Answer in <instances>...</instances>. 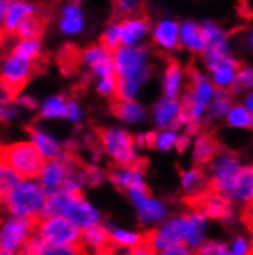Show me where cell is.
I'll return each instance as SVG.
<instances>
[{
  "mask_svg": "<svg viewBox=\"0 0 253 255\" xmlns=\"http://www.w3.org/2000/svg\"><path fill=\"white\" fill-rule=\"evenodd\" d=\"M206 237V217L200 212L172 218L160 229L149 235L148 245L154 251H165L172 246H184L198 249L204 245Z\"/></svg>",
  "mask_w": 253,
  "mask_h": 255,
  "instance_id": "6da1fadb",
  "label": "cell"
},
{
  "mask_svg": "<svg viewBox=\"0 0 253 255\" xmlns=\"http://www.w3.org/2000/svg\"><path fill=\"white\" fill-rule=\"evenodd\" d=\"M54 215L68 218L80 231H86L100 223V212L91 203L86 202L80 194H71L63 189L46 194L40 217L45 218Z\"/></svg>",
  "mask_w": 253,
  "mask_h": 255,
  "instance_id": "7a4b0ae2",
  "label": "cell"
},
{
  "mask_svg": "<svg viewBox=\"0 0 253 255\" xmlns=\"http://www.w3.org/2000/svg\"><path fill=\"white\" fill-rule=\"evenodd\" d=\"M46 63V56H42L34 62L9 56L3 65V74H0V102L9 103L11 100L17 99L31 77L45 71Z\"/></svg>",
  "mask_w": 253,
  "mask_h": 255,
  "instance_id": "3957f363",
  "label": "cell"
},
{
  "mask_svg": "<svg viewBox=\"0 0 253 255\" xmlns=\"http://www.w3.org/2000/svg\"><path fill=\"white\" fill-rule=\"evenodd\" d=\"M46 192L43 188L31 180H20L8 194L5 205L12 217L35 220L45 205Z\"/></svg>",
  "mask_w": 253,
  "mask_h": 255,
  "instance_id": "277c9868",
  "label": "cell"
},
{
  "mask_svg": "<svg viewBox=\"0 0 253 255\" xmlns=\"http://www.w3.org/2000/svg\"><path fill=\"white\" fill-rule=\"evenodd\" d=\"M2 157L6 165L20 178L31 180L39 177L45 158L35 149L32 143L20 141L2 148Z\"/></svg>",
  "mask_w": 253,
  "mask_h": 255,
  "instance_id": "5b68a950",
  "label": "cell"
},
{
  "mask_svg": "<svg viewBox=\"0 0 253 255\" xmlns=\"http://www.w3.org/2000/svg\"><path fill=\"white\" fill-rule=\"evenodd\" d=\"M39 228V237L52 246H80L82 231L62 215L45 217L35 225Z\"/></svg>",
  "mask_w": 253,
  "mask_h": 255,
  "instance_id": "8992f818",
  "label": "cell"
},
{
  "mask_svg": "<svg viewBox=\"0 0 253 255\" xmlns=\"http://www.w3.org/2000/svg\"><path fill=\"white\" fill-rule=\"evenodd\" d=\"M100 141L104 151L109 154L120 166H131L137 163V155L134 149V137L120 128H106L98 131Z\"/></svg>",
  "mask_w": 253,
  "mask_h": 255,
  "instance_id": "52a82bcc",
  "label": "cell"
},
{
  "mask_svg": "<svg viewBox=\"0 0 253 255\" xmlns=\"http://www.w3.org/2000/svg\"><path fill=\"white\" fill-rule=\"evenodd\" d=\"M114 69L118 79L129 77H146L149 68L146 66L148 51L144 48H120L114 52Z\"/></svg>",
  "mask_w": 253,
  "mask_h": 255,
  "instance_id": "ba28073f",
  "label": "cell"
},
{
  "mask_svg": "<svg viewBox=\"0 0 253 255\" xmlns=\"http://www.w3.org/2000/svg\"><path fill=\"white\" fill-rule=\"evenodd\" d=\"M35 228V220L28 218L11 217L3 225H0V251L19 254L23 245L32 235V229Z\"/></svg>",
  "mask_w": 253,
  "mask_h": 255,
  "instance_id": "9c48e42d",
  "label": "cell"
},
{
  "mask_svg": "<svg viewBox=\"0 0 253 255\" xmlns=\"http://www.w3.org/2000/svg\"><path fill=\"white\" fill-rule=\"evenodd\" d=\"M74 158L72 155H59L57 158L49 160L48 163H43V168L39 174L40 177V186L43 188V191L46 194L60 191L66 177L69 175V172L74 169Z\"/></svg>",
  "mask_w": 253,
  "mask_h": 255,
  "instance_id": "30bf717a",
  "label": "cell"
},
{
  "mask_svg": "<svg viewBox=\"0 0 253 255\" xmlns=\"http://www.w3.org/2000/svg\"><path fill=\"white\" fill-rule=\"evenodd\" d=\"M190 202L196 208V211L204 217L212 218H223V220H232L233 208L230 205V200L218 192H201L193 195Z\"/></svg>",
  "mask_w": 253,
  "mask_h": 255,
  "instance_id": "8fae6325",
  "label": "cell"
},
{
  "mask_svg": "<svg viewBox=\"0 0 253 255\" xmlns=\"http://www.w3.org/2000/svg\"><path fill=\"white\" fill-rule=\"evenodd\" d=\"M240 163L232 154H223L216 158L212 169V189L218 194L229 195L233 178L240 171Z\"/></svg>",
  "mask_w": 253,
  "mask_h": 255,
  "instance_id": "7c38bea8",
  "label": "cell"
},
{
  "mask_svg": "<svg viewBox=\"0 0 253 255\" xmlns=\"http://www.w3.org/2000/svg\"><path fill=\"white\" fill-rule=\"evenodd\" d=\"M51 11L43 9L39 14H29L17 23L14 29V35L17 39H20L23 42H37L43 37V34L46 31V23L51 19Z\"/></svg>",
  "mask_w": 253,
  "mask_h": 255,
  "instance_id": "4fadbf2b",
  "label": "cell"
},
{
  "mask_svg": "<svg viewBox=\"0 0 253 255\" xmlns=\"http://www.w3.org/2000/svg\"><path fill=\"white\" fill-rule=\"evenodd\" d=\"M80 252V246H52L39 235H31L17 255H79Z\"/></svg>",
  "mask_w": 253,
  "mask_h": 255,
  "instance_id": "5bb4252c",
  "label": "cell"
},
{
  "mask_svg": "<svg viewBox=\"0 0 253 255\" xmlns=\"http://www.w3.org/2000/svg\"><path fill=\"white\" fill-rule=\"evenodd\" d=\"M112 181L120 189H126L128 192L146 191L143 171L137 163H134L131 166H121L120 169H117L112 174Z\"/></svg>",
  "mask_w": 253,
  "mask_h": 255,
  "instance_id": "9a60e30c",
  "label": "cell"
},
{
  "mask_svg": "<svg viewBox=\"0 0 253 255\" xmlns=\"http://www.w3.org/2000/svg\"><path fill=\"white\" fill-rule=\"evenodd\" d=\"M229 195L241 203H250L253 197V171L250 166L240 168L238 174L235 175Z\"/></svg>",
  "mask_w": 253,
  "mask_h": 255,
  "instance_id": "2e32d148",
  "label": "cell"
},
{
  "mask_svg": "<svg viewBox=\"0 0 253 255\" xmlns=\"http://www.w3.org/2000/svg\"><path fill=\"white\" fill-rule=\"evenodd\" d=\"M148 31H149V17L144 12L135 17V19H126L120 23L121 43L132 45L134 42L140 40Z\"/></svg>",
  "mask_w": 253,
  "mask_h": 255,
  "instance_id": "e0dca14e",
  "label": "cell"
},
{
  "mask_svg": "<svg viewBox=\"0 0 253 255\" xmlns=\"http://www.w3.org/2000/svg\"><path fill=\"white\" fill-rule=\"evenodd\" d=\"M138 211V218L143 225H155L166 218V206L152 197H144L141 202L135 205Z\"/></svg>",
  "mask_w": 253,
  "mask_h": 255,
  "instance_id": "ac0fdd59",
  "label": "cell"
},
{
  "mask_svg": "<svg viewBox=\"0 0 253 255\" xmlns=\"http://www.w3.org/2000/svg\"><path fill=\"white\" fill-rule=\"evenodd\" d=\"M57 63L65 76L76 74L83 63V51L76 45L68 43L57 54Z\"/></svg>",
  "mask_w": 253,
  "mask_h": 255,
  "instance_id": "d6986e66",
  "label": "cell"
},
{
  "mask_svg": "<svg viewBox=\"0 0 253 255\" xmlns=\"http://www.w3.org/2000/svg\"><path fill=\"white\" fill-rule=\"evenodd\" d=\"M29 134L32 138V144L40 152V155L46 160H54L60 155V144L57 143L56 138H52L51 135L45 134L40 129H34V128H29Z\"/></svg>",
  "mask_w": 253,
  "mask_h": 255,
  "instance_id": "ffe728a7",
  "label": "cell"
},
{
  "mask_svg": "<svg viewBox=\"0 0 253 255\" xmlns=\"http://www.w3.org/2000/svg\"><path fill=\"white\" fill-rule=\"evenodd\" d=\"M84 245L94 251H101L106 249L107 245L111 243V237L106 228H103L100 223L95 226H91L86 231H82V242L80 245Z\"/></svg>",
  "mask_w": 253,
  "mask_h": 255,
  "instance_id": "44dd1931",
  "label": "cell"
},
{
  "mask_svg": "<svg viewBox=\"0 0 253 255\" xmlns=\"http://www.w3.org/2000/svg\"><path fill=\"white\" fill-rule=\"evenodd\" d=\"M111 111L115 117L124 120L126 123H137V122L144 120V117H146L143 108L134 102L115 100L111 106Z\"/></svg>",
  "mask_w": 253,
  "mask_h": 255,
  "instance_id": "7402d4cb",
  "label": "cell"
},
{
  "mask_svg": "<svg viewBox=\"0 0 253 255\" xmlns=\"http://www.w3.org/2000/svg\"><path fill=\"white\" fill-rule=\"evenodd\" d=\"M35 9L31 5L22 3V2H15V3H9L5 9V17H3V29L8 34H12L17 23H19L23 17L32 14Z\"/></svg>",
  "mask_w": 253,
  "mask_h": 255,
  "instance_id": "603a6c76",
  "label": "cell"
},
{
  "mask_svg": "<svg viewBox=\"0 0 253 255\" xmlns=\"http://www.w3.org/2000/svg\"><path fill=\"white\" fill-rule=\"evenodd\" d=\"M179 105L175 99H165L155 106V120L160 128H170L175 117L179 114Z\"/></svg>",
  "mask_w": 253,
  "mask_h": 255,
  "instance_id": "cb8c5ba5",
  "label": "cell"
},
{
  "mask_svg": "<svg viewBox=\"0 0 253 255\" xmlns=\"http://www.w3.org/2000/svg\"><path fill=\"white\" fill-rule=\"evenodd\" d=\"M62 29L66 34H76L83 29V15H82L80 5L77 2L68 5L63 9Z\"/></svg>",
  "mask_w": 253,
  "mask_h": 255,
  "instance_id": "d4e9b609",
  "label": "cell"
},
{
  "mask_svg": "<svg viewBox=\"0 0 253 255\" xmlns=\"http://www.w3.org/2000/svg\"><path fill=\"white\" fill-rule=\"evenodd\" d=\"M216 149H218V144H216V140L209 135L204 134L201 137H198L196 143H195V149H193V160L196 163H207L213 158V155L216 154Z\"/></svg>",
  "mask_w": 253,
  "mask_h": 255,
  "instance_id": "484cf974",
  "label": "cell"
},
{
  "mask_svg": "<svg viewBox=\"0 0 253 255\" xmlns=\"http://www.w3.org/2000/svg\"><path fill=\"white\" fill-rule=\"evenodd\" d=\"M154 39L158 45L169 48V49L178 46V25L169 20L160 23L155 31Z\"/></svg>",
  "mask_w": 253,
  "mask_h": 255,
  "instance_id": "4316f807",
  "label": "cell"
},
{
  "mask_svg": "<svg viewBox=\"0 0 253 255\" xmlns=\"http://www.w3.org/2000/svg\"><path fill=\"white\" fill-rule=\"evenodd\" d=\"M181 40L189 49L196 51V52H203L207 48V43L203 39L200 26H196L193 23H186L181 28Z\"/></svg>",
  "mask_w": 253,
  "mask_h": 255,
  "instance_id": "83f0119b",
  "label": "cell"
},
{
  "mask_svg": "<svg viewBox=\"0 0 253 255\" xmlns=\"http://www.w3.org/2000/svg\"><path fill=\"white\" fill-rule=\"evenodd\" d=\"M181 82V66L176 60H170L165 76V94L168 99H175Z\"/></svg>",
  "mask_w": 253,
  "mask_h": 255,
  "instance_id": "f1b7e54d",
  "label": "cell"
},
{
  "mask_svg": "<svg viewBox=\"0 0 253 255\" xmlns=\"http://www.w3.org/2000/svg\"><path fill=\"white\" fill-rule=\"evenodd\" d=\"M22 178L17 175L5 161H0V203H5L8 194Z\"/></svg>",
  "mask_w": 253,
  "mask_h": 255,
  "instance_id": "f546056e",
  "label": "cell"
},
{
  "mask_svg": "<svg viewBox=\"0 0 253 255\" xmlns=\"http://www.w3.org/2000/svg\"><path fill=\"white\" fill-rule=\"evenodd\" d=\"M109 232V237H111V242L118 245V246H123V248H134L140 243H143V239L135 234V232H131V231H126V229H120V228H114Z\"/></svg>",
  "mask_w": 253,
  "mask_h": 255,
  "instance_id": "4dcf8cb0",
  "label": "cell"
},
{
  "mask_svg": "<svg viewBox=\"0 0 253 255\" xmlns=\"http://www.w3.org/2000/svg\"><path fill=\"white\" fill-rule=\"evenodd\" d=\"M181 183H183L184 191H187L193 195H198L203 192L204 177L198 169H189L181 174Z\"/></svg>",
  "mask_w": 253,
  "mask_h": 255,
  "instance_id": "1f68e13d",
  "label": "cell"
},
{
  "mask_svg": "<svg viewBox=\"0 0 253 255\" xmlns=\"http://www.w3.org/2000/svg\"><path fill=\"white\" fill-rule=\"evenodd\" d=\"M11 56L17 57V59H22V60L34 62L42 57L40 45L37 42H22L17 46H14V49L11 51Z\"/></svg>",
  "mask_w": 253,
  "mask_h": 255,
  "instance_id": "d6a6232c",
  "label": "cell"
},
{
  "mask_svg": "<svg viewBox=\"0 0 253 255\" xmlns=\"http://www.w3.org/2000/svg\"><path fill=\"white\" fill-rule=\"evenodd\" d=\"M212 94H213V103L210 106V114L212 117H223L229 111L230 96L223 88H216Z\"/></svg>",
  "mask_w": 253,
  "mask_h": 255,
  "instance_id": "836d02e7",
  "label": "cell"
},
{
  "mask_svg": "<svg viewBox=\"0 0 253 255\" xmlns=\"http://www.w3.org/2000/svg\"><path fill=\"white\" fill-rule=\"evenodd\" d=\"M121 45V35H120V25H112L109 29H107L103 35H101V40H100V46L104 48L109 54L117 52L120 49Z\"/></svg>",
  "mask_w": 253,
  "mask_h": 255,
  "instance_id": "e575fe53",
  "label": "cell"
},
{
  "mask_svg": "<svg viewBox=\"0 0 253 255\" xmlns=\"http://www.w3.org/2000/svg\"><path fill=\"white\" fill-rule=\"evenodd\" d=\"M227 120L232 126L237 128H252V113L243 106H233L229 109Z\"/></svg>",
  "mask_w": 253,
  "mask_h": 255,
  "instance_id": "d590c367",
  "label": "cell"
},
{
  "mask_svg": "<svg viewBox=\"0 0 253 255\" xmlns=\"http://www.w3.org/2000/svg\"><path fill=\"white\" fill-rule=\"evenodd\" d=\"M40 114L45 119L65 117V100H63V97H54V99L46 100Z\"/></svg>",
  "mask_w": 253,
  "mask_h": 255,
  "instance_id": "8d00e7d4",
  "label": "cell"
},
{
  "mask_svg": "<svg viewBox=\"0 0 253 255\" xmlns=\"http://www.w3.org/2000/svg\"><path fill=\"white\" fill-rule=\"evenodd\" d=\"M232 93L238 94L243 89H247L252 86V69L241 66L237 72H235V77L232 80Z\"/></svg>",
  "mask_w": 253,
  "mask_h": 255,
  "instance_id": "74e56055",
  "label": "cell"
},
{
  "mask_svg": "<svg viewBox=\"0 0 253 255\" xmlns=\"http://www.w3.org/2000/svg\"><path fill=\"white\" fill-rule=\"evenodd\" d=\"M138 11V0H114V19H128Z\"/></svg>",
  "mask_w": 253,
  "mask_h": 255,
  "instance_id": "f35d334b",
  "label": "cell"
},
{
  "mask_svg": "<svg viewBox=\"0 0 253 255\" xmlns=\"http://www.w3.org/2000/svg\"><path fill=\"white\" fill-rule=\"evenodd\" d=\"M241 66H232V65H223L220 68H216L213 71V77H215V83L218 85V88H224L227 85L232 83L235 72H237Z\"/></svg>",
  "mask_w": 253,
  "mask_h": 255,
  "instance_id": "ab89813d",
  "label": "cell"
},
{
  "mask_svg": "<svg viewBox=\"0 0 253 255\" xmlns=\"http://www.w3.org/2000/svg\"><path fill=\"white\" fill-rule=\"evenodd\" d=\"M91 66H92V71L95 72V74L97 76H101V77H109V76H114L115 74L112 56H106L104 59L95 62Z\"/></svg>",
  "mask_w": 253,
  "mask_h": 255,
  "instance_id": "60d3db41",
  "label": "cell"
},
{
  "mask_svg": "<svg viewBox=\"0 0 253 255\" xmlns=\"http://www.w3.org/2000/svg\"><path fill=\"white\" fill-rule=\"evenodd\" d=\"M117 86H118V76H109V77H103V80L98 83V93L103 94L104 97H114L117 94Z\"/></svg>",
  "mask_w": 253,
  "mask_h": 255,
  "instance_id": "b9f144b4",
  "label": "cell"
},
{
  "mask_svg": "<svg viewBox=\"0 0 253 255\" xmlns=\"http://www.w3.org/2000/svg\"><path fill=\"white\" fill-rule=\"evenodd\" d=\"M106 56H112V54H109L100 45H94V46H89L86 51H83V62H87L89 65H94L95 62L104 59Z\"/></svg>",
  "mask_w": 253,
  "mask_h": 255,
  "instance_id": "7bdbcfd3",
  "label": "cell"
},
{
  "mask_svg": "<svg viewBox=\"0 0 253 255\" xmlns=\"http://www.w3.org/2000/svg\"><path fill=\"white\" fill-rule=\"evenodd\" d=\"M176 138L178 135L172 131H166L160 135H157V141H155V146L160 149V151H169L170 148L175 146L176 143Z\"/></svg>",
  "mask_w": 253,
  "mask_h": 255,
  "instance_id": "ee69618b",
  "label": "cell"
},
{
  "mask_svg": "<svg viewBox=\"0 0 253 255\" xmlns=\"http://www.w3.org/2000/svg\"><path fill=\"white\" fill-rule=\"evenodd\" d=\"M226 255H250V245L246 239L243 237H238L235 239L230 245V248H227Z\"/></svg>",
  "mask_w": 253,
  "mask_h": 255,
  "instance_id": "f6af8a7d",
  "label": "cell"
},
{
  "mask_svg": "<svg viewBox=\"0 0 253 255\" xmlns=\"http://www.w3.org/2000/svg\"><path fill=\"white\" fill-rule=\"evenodd\" d=\"M227 246L223 243H206L200 248V255H226Z\"/></svg>",
  "mask_w": 253,
  "mask_h": 255,
  "instance_id": "bcb514c9",
  "label": "cell"
},
{
  "mask_svg": "<svg viewBox=\"0 0 253 255\" xmlns=\"http://www.w3.org/2000/svg\"><path fill=\"white\" fill-rule=\"evenodd\" d=\"M80 108L74 100H69L68 103H65V117L72 120V122H79L80 120Z\"/></svg>",
  "mask_w": 253,
  "mask_h": 255,
  "instance_id": "7dc6e473",
  "label": "cell"
},
{
  "mask_svg": "<svg viewBox=\"0 0 253 255\" xmlns=\"http://www.w3.org/2000/svg\"><path fill=\"white\" fill-rule=\"evenodd\" d=\"M126 255H155V251L149 246V245H137L134 248H131V251Z\"/></svg>",
  "mask_w": 253,
  "mask_h": 255,
  "instance_id": "c3c4849f",
  "label": "cell"
},
{
  "mask_svg": "<svg viewBox=\"0 0 253 255\" xmlns=\"http://www.w3.org/2000/svg\"><path fill=\"white\" fill-rule=\"evenodd\" d=\"M160 255H193L192 251L186 246H172L165 251H161Z\"/></svg>",
  "mask_w": 253,
  "mask_h": 255,
  "instance_id": "681fc988",
  "label": "cell"
},
{
  "mask_svg": "<svg viewBox=\"0 0 253 255\" xmlns=\"http://www.w3.org/2000/svg\"><path fill=\"white\" fill-rule=\"evenodd\" d=\"M175 146L178 148L179 152H183L187 146H189V135H183V137H178Z\"/></svg>",
  "mask_w": 253,
  "mask_h": 255,
  "instance_id": "f907efd6",
  "label": "cell"
},
{
  "mask_svg": "<svg viewBox=\"0 0 253 255\" xmlns=\"http://www.w3.org/2000/svg\"><path fill=\"white\" fill-rule=\"evenodd\" d=\"M19 103H20L22 106L29 108V109H34L35 106H37V103H35L31 97H20V99H19Z\"/></svg>",
  "mask_w": 253,
  "mask_h": 255,
  "instance_id": "816d5d0a",
  "label": "cell"
},
{
  "mask_svg": "<svg viewBox=\"0 0 253 255\" xmlns=\"http://www.w3.org/2000/svg\"><path fill=\"white\" fill-rule=\"evenodd\" d=\"M155 141H157V134L155 132L144 135V143H146V146H155Z\"/></svg>",
  "mask_w": 253,
  "mask_h": 255,
  "instance_id": "f5cc1de1",
  "label": "cell"
},
{
  "mask_svg": "<svg viewBox=\"0 0 253 255\" xmlns=\"http://www.w3.org/2000/svg\"><path fill=\"white\" fill-rule=\"evenodd\" d=\"M92 255H114L111 251H106V249H101V251H95V254Z\"/></svg>",
  "mask_w": 253,
  "mask_h": 255,
  "instance_id": "db71d44e",
  "label": "cell"
},
{
  "mask_svg": "<svg viewBox=\"0 0 253 255\" xmlns=\"http://www.w3.org/2000/svg\"><path fill=\"white\" fill-rule=\"evenodd\" d=\"M246 105H247V108H246V109H247V111H250V113H252V96H249V97H247Z\"/></svg>",
  "mask_w": 253,
  "mask_h": 255,
  "instance_id": "11a10c76",
  "label": "cell"
},
{
  "mask_svg": "<svg viewBox=\"0 0 253 255\" xmlns=\"http://www.w3.org/2000/svg\"><path fill=\"white\" fill-rule=\"evenodd\" d=\"M0 255H15V254H11V252H5V251H0Z\"/></svg>",
  "mask_w": 253,
  "mask_h": 255,
  "instance_id": "9f6ffc18",
  "label": "cell"
},
{
  "mask_svg": "<svg viewBox=\"0 0 253 255\" xmlns=\"http://www.w3.org/2000/svg\"><path fill=\"white\" fill-rule=\"evenodd\" d=\"M0 161H3V157H2V148H0Z\"/></svg>",
  "mask_w": 253,
  "mask_h": 255,
  "instance_id": "6f0895ef",
  "label": "cell"
},
{
  "mask_svg": "<svg viewBox=\"0 0 253 255\" xmlns=\"http://www.w3.org/2000/svg\"><path fill=\"white\" fill-rule=\"evenodd\" d=\"M0 117H3V109L0 108Z\"/></svg>",
  "mask_w": 253,
  "mask_h": 255,
  "instance_id": "680465c9",
  "label": "cell"
},
{
  "mask_svg": "<svg viewBox=\"0 0 253 255\" xmlns=\"http://www.w3.org/2000/svg\"><path fill=\"white\" fill-rule=\"evenodd\" d=\"M0 225H2V222H0Z\"/></svg>",
  "mask_w": 253,
  "mask_h": 255,
  "instance_id": "91938a15",
  "label": "cell"
}]
</instances>
